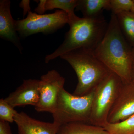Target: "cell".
I'll return each instance as SVG.
<instances>
[{
  "label": "cell",
  "mask_w": 134,
  "mask_h": 134,
  "mask_svg": "<svg viewBox=\"0 0 134 134\" xmlns=\"http://www.w3.org/2000/svg\"><path fill=\"white\" fill-rule=\"evenodd\" d=\"M30 1H23L20 4V7L23 9L24 13L26 14L27 12L30 11Z\"/></svg>",
  "instance_id": "cell-21"
},
{
  "label": "cell",
  "mask_w": 134,
  "mask_h": 134,
  "mask_svg": "<svg viewBox=\"0 0 134 134\" xmlns=\"http://www.w3.org/2000/svg\"><path fill=\"white\" fill-rule=\"evenodd\" d=\"M39 80H24L15 91L4 99L12 107L31 105L36 106L39 101Z\"/></svg>",
  "instance_id": "cell-9"
},
{
  "label": "cell",
  "mask_w": 134,
  "mask_h": 134,
  "mask_svg": "<svg viewBox=\"0 0 134 134\" xmlns=\"http://www.w3.org/2000/svg\"><path fill=\"white\" fill-rule=\"evenodd\" d=\"M0 134H12L9 122L0 120Z\"/></svg>",
  "instance_id": "cell-19"
},
{
  "label": "cell",
  "mask_w": 134,
  "mask_h": 134,
  "mask_svg": "<svg viewBox=\"0 0 134 134\" xmlns=\"http://www.w3.org/2000/svg\"><path fill=\"white\" fill-rule=\"evenodd\" d=\"M119 27L130 46L134 47V13L123 12L116 15Z\"/></svg>",
  "instance_id": "cell-14"
},
{
  "label": "cell",
  "mask_w": 134,
  "mask_h": 134,
  "mask_svg": "<svg viewBox=\"0 0 134 134\" xmlns=\"http://www.w3.org/2000/svg\"><path fill=\"white\" fill-rule=\"evenodd\" d=\"M133 0H110L111 14L117 15L121 12L131 11Z\"/></svg>",
  "instance_id": "cell-18"
},
{
  "label": "cell",
  "mask_w": 134,
  "mask_h": 134,
  "mask_svg": "<svg viewBox=\"0 0 134 134\" xmlns=\"http://www.w3.org/2000/svg\"><path fill=\"white\" fill-rule=\"evenodd\" d=\"M134 114V83H123L117 99L108 115L107 122L122 121Z\"/></svg>",
  "instance_id": "cell-8"
},
{
  "label": "cell",
  "mask_w": 134,
  "mask_h": 134,
  "mask_svg": "<svg viewBox=\"0 0 134 134\" xmlns=\"http://www.w3.org/2000/svg\"><path fill=\"white\" fill-rule=\"evenodd\" d=\"M76 9L82 12L83 17H96L103 15L104 10H110V0H78Z\"/></svg>",
  "instance_id": "cell-12"
},
{
  "label": "cell",
  "mask_w": 134,
  "mask_h": 134,
  "mask_svg": "<svg viewBox=\"0 0 134 134\" xmlns=\"http://www.w3.org/2000/svg\"><path fill=\"white\" fill-rule=\"evenodd\" d=\"M122 82L111 72L94 91L89 124L104 127L108 123L109 113L115 103Z\"/></svg>",
  "instance_id": "cell-5"
},
{
  "label": "cell",
  "mask_w": 134,
  "mask_h": 134,
  "mask_svg": "<svg viewBox=\"0 0 134 134\" xmlns=\"http://www.w3.org/2000/svg\"><path fill=\"white\" fill-rule=\"evenodd\" d=\"M57 134H110L104 128L84 123L75 122L60 126Z\"/></svg>",
  "instance_id": "cell-13"
},
{
  "label": "cell",
  "mask_w": 134,
  "mask_h": 134,
  "mask_svg": "<svg viewBox=\"0 0 134 134\" xmlns=\"http://www.w3.org/2000/svg\"></svg>",
  "instance_id": "cell-25"
},
{
  "label": "cell",
  "mask_w": 134,
  "mask_h": 134,
  "mask_svg": "<svg viewBox=\"0 0 134 134\" xmlns=\"http://www.w3.org/2000/svg\"><path fill=\"white\" fill-rule=\"evenodd\" d=\"M132 49L120 30L116 15L111 14L105 34L92 52L93 55L117 75L123 83H129L133 63Z\"/></svg>",
  "instance_id": "cell-1"
},
{
  "label": "cell",
  "mask_w": 134,
  "mask_h": 134,
  "mask_svg": "<svg viewBox=\"0 0 134 134\" xmlns=\"http://www.w3.org/2000/svg\"><path fill=\"white\" fill-rule=\"evenodd\" d=\"M78 0H46L45 11L59 9L68 14L69 21L75 19L77 16L74 10L77 5Z\"/></svg>",
  "instance_id": "cell-15"
},
{
  "label": "cell",
  "mask_w": 134,
  "mask_h": 134,
  "mask_svg": "<svg viewBox=\"0 0 134 134\" xmlns=\"http://www.w3.org/2000/svg\"><path fill=\"white\" fill-rule=\"evenodd\" d=\"M68 24L69 30L64 41L54 52L46 56V63L76 49L93 52L104 37L108 23L102 15L91 18L77 16Z\"/></svg>",
  "instance_id": "cell-2"
},
{
  "label": "cell",
  "mask_w": 134,
  "mask_h": 134,
  "mask_svg": "<svg viewBox=\"0 0 134 134\" xmlns=\"http://www.w3.org/2000/svg\"><path fill=\"white\" fill-rule=\"evenodd\" d=\"M93 95L94 91L86 96H77L63 89L52 114L53 122L60 126L71 122L89 124Z\"/></svg>",
  "instance_id": "cell-4"
},
{
  "label": "cell",
  "mask_w": 134,
  "mask_h": 134,
  "mask_svg": "<svg viewBox=\"0 0 134 134\" xmlns=\"http://www.w3.org/2000/svg\"><path fill=\"white\" fill-rule=\"evenodd\" d=\"M131 82L134 83V61L132 66V75H131Z\"/></svg>",
  "instance_id": "cell-22"
},
{
  "label": "cell",
  "mask_w": 134,
  "mask_h": 134,
  "mask_svg": "<svg viewBox=\"0 0 134 134\" xmlns=\"http://www.w3.org/2000/svg\"><path fill=\"white\" fill-rule=\"evenodd\" d=\"M17 113L5 99H0V120L9 123L14 122L15 117Z\"/></svg>",
  "instance_id": "cell-17"
},
{
  "label": "cell",
  "mask_w": 134,
  "mask_h": 134,
  "mask_svg": "<svg viewBox=\"0 0 134 134\" xmlns=\"http://www.w3.org/2000/svg\"><path fill=\"white\" fill-rule=\"evenodd\" d=\"M14 122L18 134H57L60 126L58 124L43 122L33 119L26 113L18 112Z\"/></svg>",
  "instance_id": "cell-10"
},
{
  "label": "cell",
  "mask_w": 134,
  "mask_h": 134,
  "mask_svg": "<svg viewBox=\"0 0 134 134\" xmlns=\"http://www.w3.org/2000/svg\"><path fill=\"white\" fill-rule=\"evenodd\" d=\"M65 79L56 70H52L41 76L39 80L40 98L35 110L38 112L52 114L57 106L59 94L64 88Z\"/></svg>",
  "instance_id": "cell-7"
},
{
  "label": "cell",
  "mask_w": 134,
  "mask_h": 134,
  "mask_svg": "<svg viewBox=\"0 0 134 134\" xmlns=\"http://www.w3.org/2000/svg\"><path fill=\"white\" fill-rule=\"evenodd\" d=\"M69 21L68 14L63 10L41 15L30 11L26 18L15 21V26L20 36L25 38L40 32L44 34L53 33L68 24Z\"/></svg>",
  "instance_id": "cell-6"
},
{
  "label": "cell",
  "mask_w": 134,
  "mask_h": 134,
  "mask_svg": "<svg viewBox=\"0 0 134 134\" xmlns=\"http://www.w3.org/2000/svg\"><path fill=\"white\" fill-rule=\"evenodd\" d=\"M132 54L133 62L134 61V47H132Z\"/></svg>",
  "instance_id": "cell-23"
},
{
  "label": "cell",
  "mask_w": 134,
  "mask_h": 134,
  "mask_svg": "<svg viewBox=\"0 0 134 134\" xmlns=\"http://www.w3.org/2000/svg\"><path fill=\"white\" fill-rule=\"evenodd\" d=\"M60 57L71 65L77 76L78 83L73 93L75 96L91 93L111 72L92 52L84 49L73 50Z\"/></svg>",
  "instance_id": "cell-3"
},
{
  "label": "cell",
  "mask_w": 134,
  "mask_h": 134,
  "mask_svg": "<svg viewBox=\"0 0 134 134\" xmlns=\"http://www.w3.org/2000/svg\"><path fill=\"white\" fill-rule=\"evenodd\" d=\"M104 128L110 134H134V114L121 122L107 123Z\"/></svg>",
  "instance_id": "cell-16"
},
{
  "label": "cell",
  "mask_w": 134,
  "mask_h": 134,
  "mask_svg": "<svg viewBox=\"0 0 134 134\" xmlns=\"http://www.w3.org/2000/svg\"><path fill=\"white\" fill-rule=\"evenodd\" d=\"M9 0L0 1V37L15 45L22 53L23 47L18 34L15 20L12 18Z\"/></svg>",
  "instance_id": "cell-11"
},
{
  "label": "cell",
  "mask_w": 134,
  "mask_h": 134,
  "mask_svg": "<svg viewBox=\"0 0 134 134\" xmlns=\"http://www.w3.org/2000/svg\"><path fill=\"white\" fill-rule=\"evenodd\" d=\"M45 1H40L37 7L35 9V11L37 12L39 14H43V13L45 12L44 7Z\"/></svg>",
  "instance_id": "cell-20"
},
{
  "label": "cell",
  "mask_w": 134,
  "mask_h": 134,
  "mask_svg": "<svg viewBox=\"0 0 134 134\" xmlns=\"http://www.w3.org/2000/svg\"><path fill=\"white\" fill-rule=\"evenodd\" d=\"M130 11L134 13V0H133V6H132V9Z\"/></svg>",
  "instance_id": "cell-24"
}]
</instances>
